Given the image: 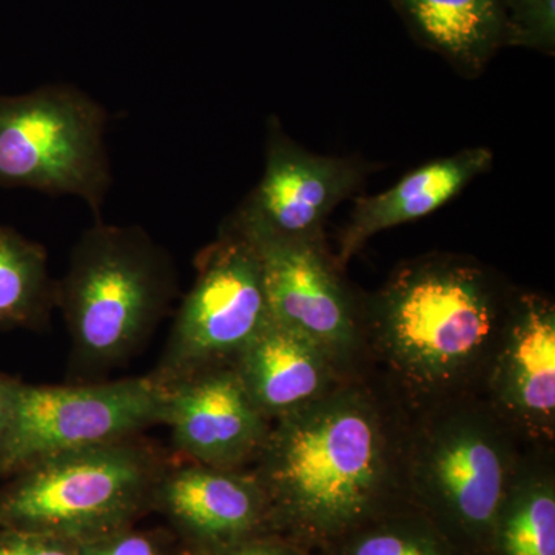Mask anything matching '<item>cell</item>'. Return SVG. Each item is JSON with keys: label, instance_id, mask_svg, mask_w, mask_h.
<instances>
[{"label": "cell", "instance_id": "9c48e42d", "mask_svg": "<svg viewBox=\"0 0 555 555\" xmlns=\"http://www.w3.org/2000/svg\"><path fill=\"white\" fill-rule=\"evenodd\" d=\"M363 178L360 163L309 152L270 118L264 173L224 224L276 238H323L324 222Z\"/></svg>", "mask_w": 555, "mask_h": 555}, {"label": "cell", "instance_id": "d4e9b609", "mask_svg": "<svg viewBox=\"0 0 555 555\" xmlns=\"http://www.w3.org/2000/svg\"><path fill=\"white\" fill-rule=\"evenodd\" d=\"M179 555H196V554L189 553V551H185L184 547H182L181 554H179Z\"/></svg>", "mask_w": 555, "mask_h": 555}, {"label": "cell", "instance_id": "3957f363", "mask_svg": "<svg viewBox=\"0 0 555 555\" xmlns=\"http://www.w3.org/2000/svg\"><path fill=\"white\" fill-rule=\"evenodd\" d=\"M179 294L177 264L141 225L94 221L57 280L67 324L69 378L101 382L149 341Z\"/></svg>", "mask_w": 555, "mask_h": 555}, {"label": "cell", "instance_id": "9a60e30c", "mask_svg": "<svg viewBox=\"0 0 555 555\" xmlns=\"http://www.w3.org/2000/svg\"><path fill=\"white\" fill-rule=\"evenodd\" d=\"M492 152L485 147L460 150L425 164L400 179L393 188L356 201L350 221L339 238L337 264H346L369 240L385 230L434 214L491 169Z\"/></svg>", "mask_w": 555, "mask_h": 555}, {"label": "cell", "instance_id": "ba28073f", "mask_svg": "<svg viewBox=\"0 0 555 555\" xmlns=\"http://www.w3.org/2000/svg\"><path fill=\"white\" fill-rule=\"evenodd\" d=\"M195 269L158 364L147 374L166 389L208 369L232 366L272 318L257 248L236 230L222 225L196 255Z\"/></svg>", "mask_w": 555, "mask_h": 555}, {"label": "cell", "instance_id": "d6986e66", "mask_svg": "<svg viewBox=\"0 0 555 555\" xmlns=\"http://www.w3.org/2000/svg\"><path fill=\"white\" fill-rule=\"evenodd\" d=\"M315 555H467L411 503L383 514Z\"/></svg>", "mask_w": 555, "mask_h": 555}, {"label": "cell", "instance_id": "603a6c76", "mask_svg": "<svg viewBox=\"0 0 555 555\" xmlns=\"http://www.w3.org/2000/svg\"><path fill=\"white\" fill-rule=\"evenodd\" d=\"M214 555H315L275 532L248 537Z\"/></svg>", "mask_w": 555, "mask_h": 555}, {"label": "cell", "instance_id": "8fae6325", "mask_svg": "<svg viewBox=\"0 0 555 555\" xmlns=\"http://www.w3.org/2000/svg\"><path fill=\"white\" fill-rule=\"evenodd\" d=\"M152 514L189 553L214 555L270 532L264 492L250 469H225L173 456L156 486Z\"/></svg>", "mask_w": 555, "mask_h": 555}, {"label": "cell", "instance_id": "7a4b0ae2", "mask_svg": "<svg viewBox=\"0 0 555 555\" xmlns=\"http://www.w3.org/2000/svg\"><path fill=\"white\" fill-rule=\"evenodd\" d=\"M507 301L474 259L434 255L393 272L369 305V331L408 389L441 396L488 371Z\"/></svg>", "mask_w": 555, "mask_h": 555}, {"label": "cell", "instance_id": "cb8c5ba5", "mask_svg": "<svg viewBox=\"0 0 555 555\" xmlns=\"http://www.w3.org/2000/svg\"><path fill=\"white\" fill-rule=\"evenodd\" d=\"M11 375L0 372V456H2L3 443H5L7 427L10 420V387Z\"/></svg>", "mask_w": 555, "mask_h": 555}, {"label": "cell", "instance_id": "e0dca14e", "mask_svg": "<svg viewBox=\"0 0 555 555\" xmlns=\"http://www.w3.org/2000/svg\"><path fill=\"white\" fill-rule=\"evenodd\" d=\"M57 309L43 244L0 225V332L42 331Z\"/></svg>", "mask_w": 555, "mask_h": 555}, {"label": "cell", "instance_id": "7402d4cb", "mask_svg": "<svg viewBox=\"0 0 555 555\" xmlns=\"http://www.w3.org/2000/svg\"><path fill=\"white\" fill-rule=\"evenodd\" d=\"M0 555H79V543L36 532L0 529Z\"/></svg>", "mask_w": 555, "mask_h": 555}, {"label": "cell", "instance_id": "ac0fdd59", "mask_svg": "<svg viewBox=\"0 0 555 555\" xmlns=\"http://www.w3.org/2000/svg\"><path fill=\"white\" fill-rule=\"evenodd\" d=\"M488 555H555L553 473L518 469L496 514Z\"/></svg>", "mask_w": 555, "mask_h": 555}, {"label": "cell", "instance_id": "8992f818", "mask_svg": "<svg viewBox=\"0 0 555 555\" xmlns=\"http://www.w3.org/2000/svg\"><path fill=\"white\" fill-rule=\"evenodd\" d=\"M100 102L69 83L0 96V188L76 196L102 221L112 171Z\"/></svg>", "mask_w": 555, "mask_h": 555}, {"label": "cell", "instance_id": "ffe728a7", "mask_svg": "<svg viewBox=\"0 0 555 555\" xmlns=\"http://www.w3.org/2000/svg\"><path fill=\"white\" fill-rule=\"evenodd\" d=\"M506 46L554 54L555 0H505Z\"/></svg>", "mask_w": 555, "mask_h": 555}, {"label": "cell", "instance_id": "5bb4252c", "mask_svg": "<svg viewBox=\"0 0 555 555\" xmlns=\"http://www.w3.org/2000/svg\"><path fill=\"white\" fill-rule=\"evenodd\" d=\"M232 366L273 423L326 396L337 386L341 364L313 339L270 318Z\"/></svg>", "mask_w": 555, "mask_h": 555}, {"label": "cell", "instance_id": "5b68a950", "mask_svg": "<svg viewBox=\"0 0 555 555\" xmlns=\"http://www.w3.org/2000/svg\"><path fill=\"white\" fill-rule=\"evenodd\" d=\"M509 429L491 408H451L404 452L408 502L467 555H488L496 514L520 469Z\"/></svg>", "mask_w": 555, "mask_h": 555}, {"label": "cell", "instance_id": "277c9868", "mask_svg": "<svg viewBox=\"0 0 555 555\" xmlns=\"http://www.w3.org/2000/svg\"><path fill=\"white\" fill-rule=\"evenodd\" d=\"M173 454L138 436L40 460L0 483V529L82 543L137 526Z\"/></svg>", "mask_w": 555, "mask_h": 555}, {"label": "cell", "instance_id": "6da1fadb", "mask_svg": "<svg viewBox=\"0 0 555 555\" xmlns=\"http://www.w3.org/2000/svg\"><path fill=\"white\" fill-rule=\"evenodd\" d=\"M398 444L377 398L360 386L337 385L273 422L250 469L270 532L318 554L406 505Z\"/></svg>", "mask_w": 555, "mask_h": 555}, {"label": "cell", "instance_id": "44dd1931", "mask_svg": "<svg viewBox=\"0 0 555 555\" xmlns=\"http://www.w3.org/2000/svg\"><path fill=\"white\" fill-rule=\"evenodd\" d=\"M181 551V543L167 526H131L79 545V555H179Z\"/></svg>", "mask_w": 555, "mask_h": 555}, {"label": "cell", "instance_id": "7c38bea8", "mask_svg": "<svg viewBox=\"0 0 555 555\" xmlns=\"http://www.w3.org/2000/svg\"><path fill=\"white\" fill-rule=\"evenodd\" d=\"M492 411L532 440L555 433V306L537 294L509 297L488 366Z\"/></svg>", "mask_w": 555, "mask_h": 555}, {"label": "cell", "instance_id": "52a82bcc", "mask_svg": "<svg viewBox=\"0 0 555 555\" xmlns=\"http://www.w3.org/2000/svg\"><path fill=\"white\" fill-rule=\"evenodd\" d=\"M167 416L169 392L149 375L65 386L13 377L0 480L49 456L144 436Z\"/></svg>", "mask_w": 555, "mask_h": 555}, {"label": "cell", "instance_id": "2e32d148", "mask_svg": "<svg viewBox=\"0 0 555 555\" xmlns=\"http://www.w3.org/2000/svg\"><path fill=\"white\" fill-rule=\"evenodd\" d=\"M412 36L467 78L506 47L505 0H390Z\"/></svg>", "mask_w": 555, "mask_h": 555}, {"label": "cell", "instance_id": "30bf717a", "mask_svg": "<svg viewBox=\"0 0 555 555\" xmlns=\"http://www.w3.org/2000/svg\"><path fill=\"white\" fill-rule=\"evenodd\" d=\"M238 233L257 248L273 320L313 339L339 364L352 358L360 345V320L324 240Z\"/></svg>", "mask_w": 555, "mask_h": 555}, {"label": "cell", "instance_id": "4fadbf2b", "mask_svg": "<svg viewBox=\"0 0 555 555\" xmlns=\"http://www.w3.org/2000/svg\"><path fill=\"white\" fill-rule=\"evenodd\" d=\"M167 392L171 454L225 469L254 465L272 422L251 401L233 366L199 372Z\"/></svg>", "mask_w": 555, "mask_h": 555}]
</instances>
